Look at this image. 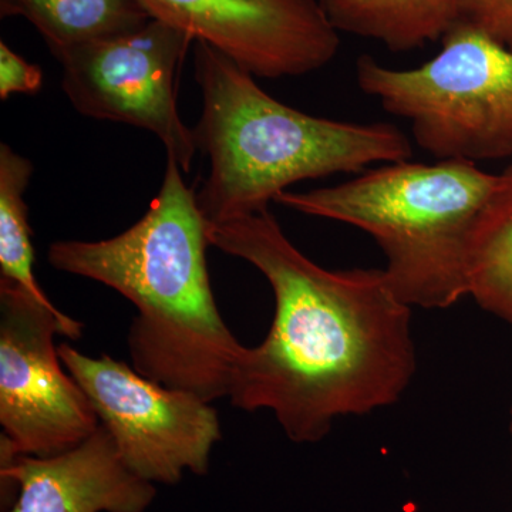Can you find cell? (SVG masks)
I'll use <instances>...</instances> for the list:
<instances>
[{"label": "cell", "instance_id": "6da1fadb", "mask_svg": "<svg viewBox=\"0 0 512 512\" xmlns=\"http://www.w3.org/2000/svg\"><path fill=\"white\" fill-rule=\"evenodd\" d=\"M208 241L255 266L275 315L232 376V406L269 410L298 444L325 439L340 417L392 406L417 370L412 306L384 269L332 271L309 259L268 210L208 225Z\"/></svg>", "mask_w": 512, "mask_h": 512}, {"label": "cell", "instance_id": "7a4b0ae2", "mask_svg": "<svg viewBox=\"0 0 512 512\" xmlns=\"http://www.w3.org/2000/svg\"><path fill=\"white\" fill-rule=\"evenodd\" d=\"M208 245L197 195L167 156L163 184L140 221L103 241L53 242L47 261L109 286L136 306L127 345L140 375L212 403L229 397L245 346L218 311Z\"/></svg>", "mask_w": 512, "mask_h": 512}, {"label": "cell", "instance_id": "3957f363", "mask_svg": "<svg viewBox=\"0 0 512 512\" xmlns=\"http://www.w3.org/2000/svg\"><path fill=\"white\" fill-rule=\"evenodd\" d=\"M194 72L202 94L195 141L210 160L195 195L208 225L268 210L301 181L363 173L413 156L399 127L323 119L286 106L208 43L194 47Z\"/></svg>", "mask_w": 512, "mask_h": 512}, {"label": "cell", "instance_id": "277c9868", "mask_svg": "<svg viewBox=\"0 0 512 512\" xmlns=\"http://www.w3.org/2000/svg\"><path fill=\"white\" fill-rule=\"evenodd\" d=\"M495 180L467 161L406 160L332 187L285 191L275 202L367 232L386 256L384 272L404 302L447 309L468 296L471 242Z\"/></svg>", "mask_w": 512, "mask_h": 512}, {"label": "cell", "instance_id": "5b68a950", "mask_svg": "<svg viewBox=\"0 0 512 512\" xmlns=\"http://www.w3.org/2000/svg\"><path fill=\"white\" fill-rule=\"evenodd\" d=\"M433 59L392 69L360 56L356 82L384 110L412 124L414 140L437 161L512 156V52L454 23Z\"/></svg>", "mask_w": 512, "mask_h": 512}, {"label": "cell", "instance_id": "8992f818", "mask_svg": "<svg viewBox=\"0 0 512 512\" xmlns=\"http://www.w3.org/2000/svg\"><path fill=\"white\" fill-rule=\"evenodd\" d=\"M82 330L76 319L0 279V444L18 456H56L100 426L55 348L56 335L77 340Z\"/></svg>", "mask_w": 512, "mask_h": 512}, {"label": "cell", "instance_id": "52a82bcc", "mask_svg": "<svg viewBox=\"0 0 512 512\" xmlns=\"http://www.w3.org/2000/svg\"><path fill=\"white\" fill-rule=\"evenodd\" d=\"M57 350L137 477L173 485L185 471L208 473L212 448L222 437L211 403L147 379L113 357L86 356L69 343Z\"/></svg>", "mask_w": 512, "mask_h": 512}, {"label": "cell", "instance_id": "ba28073f", "mask_svg": "<svg viewBox=\"0 0 512 512\" xmlns=\"http://www.w3.org/2000/svg\"><path fill=\"white\" fill-rule=\"evenodd\" d=\"M194 42L184 30L150 19L133 32L76 47L57 59L64 93L83 116L150 131L188 173L198 147L178 111L177 82Z\"/></svg>", "mask_w": 512, "mask_h": 512}, {"label": "cell", "instance_id": "9c48e42d", "mask_svg": "<svg viewBox=\"0 0 512 512\" xmlns=\"http://www.w3.org/2000/svg\"><path fill=\"white\" fill-rule=\"evenodd\" d=\"M151 18L205 42L259 79L303 76L338 55L318 0H138Z\"/></svg>", "mask_w": 512, "mask_h": 512}, {"label": "cell", "instance_id": "30bf717a", "mask_svg": "<svg viewBox=\"0 0 512 512\" xmlns=\"http://www.w3.org/2000/svg\"><path fill=\"white\" fill-rule=\"evenodd\" d=\"M0 477L2 512H146L157 495L124 464L103 424L56 456H18L0 444Z\"/></svg>", "mask_w": 512, "mask_h": 512}, {"label": "cell", "instance_id": "8fae6325", "mask_svg": "<svg viewBox=\"0 0 512 512\" xmlns=\"http://www.w3.org/2000/svg\"><path fill=\"white\" fill-rule=\"evenodd\" d=\"M338 32L377 40L393 52L443 39L457 20V0H318Z\"/></svg>", "mask_w": 512, "mask_h": 512}, {"label": "cell", "instance_id": "7c38bea8", "mask_svg": "<svg viewBox=\"0 0 512 512\" xmlns=\"http://www.w3.org/2000/svg\"><path fill=\"white\" fill-rule=\"evenodd\" d=\"M2 16H23L56 59L76 47L124 35L153 19L138 0H0Z\"/></svg>", "mask_w": 512, "mask_h": 512}, {"label": "cell", "instance_id": "4fadbf2b", "mask_svg": "<svg viewBox=\"0 0 512 512\" xmlns=\"http://www.w3.org/2000/svg\"><path fill=\"white\" fill-rule=\"evenodd\" d=\"M468 296L512 325V164L497 174L471 242Z\"/></svg>", "mask_w": 512, "mask_h": 512}, {"label": "cell", "instance_id": "5bb4252c", "mask_svg": "<svg viewBox=\"0 0 512 512\" xmlns=\"http://www.w3.org/2000/svg\"><path fill=\"white\" fill-rule=\"evenodd\" d=\"M33 174L32 161L0 146V279L12 282L43 305L56 308L37 284L35 249L25 192Z\"/></svg>", "mask_w": 512, "mask_h": 512}, {"label": "cell", "instance_id": "9a60e30c", "mask_svg": "<svg viewBox=\"0 0 512 512\" xmlns=\"http://www.w3.org/2000/svg\"><path fill=\"white\" fill-rule=\"evenodd\" d=\"M456 23L478 30L512 52V0H457Z\"/></svg>", "mask_w": 512, "mask_h": 512}, {"label": "cell", "instance_id": "2e32d148", "mask_svg": "<svg viewBox=\"0 0 512 512\" xmlns=\"http://www.w3.org/2000/svg\"><path fill=\"white\" fill-rule=\"evenodd\" d=\"M43 86V72L36 64L16 55L5 42L0 43V99L12 94H36Z\"/></svg>", "mask_w": 512, "mask_h": 512}, {"label": "cell", "instance_id": "e0dca14e", "mask_svg": "<svg viewBox=\"0 0 512 512\" xmlns=\"http://www.w3.org/2000/svg\"><path fill=\"white\" fill-rule=\"evenodd\" d=\"M511 466H512V406L510 410Z\"/></svg>", "mask_w": 512, "mask_h": 512}]
</instances>
